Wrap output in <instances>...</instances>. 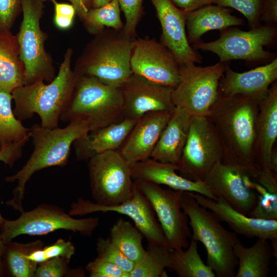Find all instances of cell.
Returning a JSON list of instances; mask_svg holds the SVG:
<instances>
[{"label":"cell","instance_id":"obj_22","mask_svg":"<svg viewBox=\"0 0 277 277\" xmlns=\"http://www.w3.org/2000/svg\"><path fill=\"white\" fill-rule=\"evenodd\" d=\"M277 78V58L270 63L242 73L227 65L219 89L225 95H242L264 98Z\"/></svg>","mask_w":277,"mask_h":277},{"label":"cell","instance_id":"obj_1","mask_svg":"<svg viewBox=\"0 0 277 277\" xmlns=\"http://www.w3.org/2000/svg\"><path fill=\"white\" fill-rule=\"evenodd\" d=\"M263 98L220 93L208 115L220 140L223 161L244 169L254 180L258 173L254 164L256 124Z\"/></svg>","mask_w":277,"mask_h":277},{"label":"cell","instance_id":"obj_30","mask_svg":"<svg viewBox=\"0 0 277 277\" xmlns=\"http://www.w3.org/2000/svg\"><path fill=\"white\" fill-rule=\"evenodd\" d=\"M187 249L170 251V266L180 277H215L213 270L202 260L197 242L191 238Z\"/></svg>","mask_w":277,"mask_h":277},{"label":"cell","instance_id":"obj_21","mask_svg":"<svg viewBox=\"0 0 277 277\" xmlns=\"http://www.w3.org/2000/svg\"><path fill=\"white\" fill-rule=\"evenodd\" d=\"M172 111L149 112L136 121L118 150L131 167L151 157Z\"/></svg>","mask_w":277,"mask_h":277},{"label":"cell","instance_id":"obj_3","mask_svg":"<svg viewBox=\"0 0 277 277\" xmlns=\"http://www.w3.org/2000/svg\"><path fill=\"white\" fill-rule=\"evenodd\" d=\"M72 54V49L68 48L57 74L49 84L38 81L12 92L15 103L13 112L17 119L22 121L37 114L42 126L58 127L60 116L70 100L77 77L71 68Z\"/></svg>","mask_w":277,"mask_h":277},{"label":"cell","instance_id":"obj_42","mask_svg":"<svg viewBox=\"0 0 277 277\" xmlns=\"http://www.w3.org/2000/svg\"><path fill=\"white\" fill-rule=\"evenodd\" d=\"M54 7V22L55 26L61 29H67L72 25L75 10L72 5L60 3L53 0Z\"/></svg>","mask_w":277,"mask_h":277},{"label":"cell","instance_id":"obj_17","mask_svg":"<svg viewBox=\"0 0 277 277\" xmlns=\"http://www.w3.org/2000/svg\"><path fill=\"white\" fill-rule=\"evenodd\" d=\"M252 179L240 167L220 161L204 182L214 196L223 197L234 209L248 216L257 201V193L251 185Z\"/></svg>","mask_w":277,"mask_h":277},{"label":"cell","instance_id":"obj_27","mask_svg":"<svg viewBox=\"0 0 277 277\" xmlns=\"http://www.w3.org/2000/svg\"><path fill=\"white\" fill-rule=\"evenodd\" d=\"M25 85V69L16 38L10 30H0V90L10 93Z\"/></svg>","mask_w":277,"mask_h":277},{"label":"cell","instance_id":"obj_24","mask_svg":"<svg viewBox=\"0 0 277 277\" xmlns=\"http://www.w3.org/2000/svg\"><path fill=\"white\" fill-rule=\"evenodd\" d=\"M191 116L184 109L174 108L151 158L163 163H179L187 140Z\"/></svg>","mask_w":277,"mask_h":277},{"label":"cell","instance_id":"obj_48","mask_svg":"<svg viewBox=\"0 0 277 277\" xmlns=\"http://www.w3.org/2000/svg\"><path fill=\"white\" fill-rule=\"evenodd\" d=\"M5 244L3 242L0 235V276H3L4 275V270L3 267V256L4 252Z\"/></svg>","mask_w":277,"mask_h":277},{"label":"cell","instance_id":"obj_12","mask_svg":"<svg viewBox=\"0 0 277 277\" xmlns=\"http://www.w3.org/2000/svg\"><path fill=\"white\" fill-rule=\"evenodd\" d=\"M276 28L273 25L260 26L249 31L236 28L222 31L220 37L213 42H200L193 44V49L212 52L225 63L232 60L260 61L269 60L274 54L264 49L276 37Z\"/></svg>","mask_w":277,"mask_h":277},{"label":"cell","instance_id":"obj_28","mask_svg":"<svg viewBox=\"0 0 277 277\" xmlns=\"http://www.w3.org/2000/svg\"><path fill=\"white\" fill-rule=\"evenodd\" d=\"M269 240L258 238L250 247H245L239 241L233 246L238 261L235 277H267L270 270V261L273 248Z\"/></svg>","mask_w":277,"mask_h":277},{"label":"cell","instance_id":"obj_16","mask_svg":"<svg viewBox=\"0 0 277 277\" xmlns=\"http://www.w3.org/2000/svg\"><path fill=\"white\" fill-rule=\"evenodd\" d=\"M180 66L172 52L161 42L135 38L130 59L132 73L174 88L180 80Z\"/></svg>","mask_w":277,"mask_h":277},{"label":"cell","instance_id":"obj_40","mask_svg":"<svg viewBox=\"0 0 277 277\" xmlns=\"http://www.w3.org/2000/svg\"><path fill=\"white\" fill-rule=\"evenodd\" d=\"M125 17L124 31L129 37L135 38L136 28L143 15L144 0H117Z\"/></svg>","mask_w":277,"mask_h":277},{"label":"cell","instance_id":"obj_7","mask_svg":"<svg viewBox=\"0 0 277 277\" xmlns=\"http://www.w3.org/2000/svg\"><path fill=\"white\" fill-rule=\"evenodd\" d=\"M43 2L41 0L21 1L23 18L16 36L19 58L25 69L24 85L41 80L50 83L55 77L51 57L45 48L47 34L40 26Z\"/></svg>","mask_w":277,"mask_h":277},{"label":"cell","instance_id":"obj_51","mask_svg":"<svg viewBox=\"0 0 277 277\" xmlns=\"http://www.w3.org/2000/svg\"><path fill=\"white\" fill-rule=\"evenodd\" d=\"M2 29V26H1V24H0V30H1Z\"/></svg>","mask_w":277,"mask_h":277},{"label":"cell","instance_id":"obj_4","mask_svg":"<svg viewBox=\"0 0 277 277\" xmlns=\"http://www.w3.org/2000/svg\"><path fill=\"white\" fill-rule=\"evenodd\" d=\"M135 38L124 29H105L94 34L75 62L74 71L113 87H120L132 72L130 59Z\"/></svg>","mask_w":277,"mask_h":277},{"label":"cell","instance_id":"obj_8","mask_svg":"<svg viewBox=\"0 0 277 277\" xmlns=\"http://www.w3.org/2000/svg\"><path fill=\"white\" fill-rule=\"evenodd\" d=\"M21 213L14 220L4 219L0 225V235L5 244L21 235H42L58 230L90 236L99 224L97 217L75 219L63 208L48 204H40Z\"/></svg>","mask_w":277,"mask_h":277},{"label":"cell","instance_id":"obj_14","mask_svg":"<svg viewBox=\"0 0 277 277\" xmlns=\"http://www.w3.org/2000/svg\"><path fill=\"white\" fill-rule=\"evenodd\" d=\"M269 88L260 102L254 149V164L258 173L255 180L271 191L277 190L276 176L272 171L271 162L276 152L274 145L277 137V83Z\"/></svg>","mask_w":277,"mask_h":277},{"label":"cell","instance_id":"obj_47","mask_svg":"<svg viewBox=\"0 0 277 277\" xmlns=\"http://www.w3.org/2000/svg\"><path fill=\"white\" fill-rule=\"evenodd\" d=\"M75 10L76 14L83 21L88 11L91 8L92 0H68Z\"/></svg>","mask_w":277,"mask_h":277},{"label":"cell","instance_id":"obj_10","mask_svg":"<svg viewBox=\"0 0 277 277\" xmlns=\"http://www.w3.org/2000/svg\"><path fill=\"white\" fill-rule=\"evenodd\" d=\"M226 66L220 62L206 67L195 64L180 65L179 82L172 93L174 106L191 116H208L220 94V81Z\"/></svg>","mask_w":277,"mask_h":277},{"label":"cell","instance_id":"obj_49","mask_svg":"<svg viewBox=\"0 0 277 277\" xmlns=\"http://www.w3.org/2000/svg\"><path fill=\"white\" fill-rule=\"evenodd\" d=\"M112 0H92L91 8L102 7L109 3Z\"/></svg>","mask_w":277,"mask_h":277},{"label":"cell","instance_id":"obj_25","mask_svg":"<svg viewBox=\"0 0 277 277\" xmlns=\"http://www.w3.org/2000/svg\"><path fill=\"white\" fill-rule=\"evenodd\" d=\"M136 122L124 118L121 122L90 132L86 137L76 140L73 145L77 159L88 160L96 154L118 150Z\"/></svg>","mask_w":277,"mask_h":277},{"label":"cell","instance_id":"obj_26","mask_svg":"<svg viewBox=\"0 0 277 277\" xmlns=\"http://www.w3.org/2000/svg\"><path fill=\"white\" fill-rule=\"evenodd\" d=\"M244 21L231 15L225 7L212 4L187 14L186 26L189 44L200 42L202 35L213 30L223 31L230 27L243 25Z\"/></svg>","mask_w":277,"mask_h":277},{"label":"cell","instance_id":"obj_31","mask_svg":"<svg viewBox=\"0 0 277 277\" xmlns=\"http://www.w3.org/2000/svg\"><path fill=\"white\" fill-rule=\"evenodd\" d=\"M143 238L136 226L122 218L110 229L111 241L135 264L141 260L146 252L142 244Z\"/></svg>","mask_w":277,"mask_h":277},{"label":"cell","instance_id":"obj_44","mask_svg":"<svg viewBox=\"0 0 277 277\" xmlns=\"http://www.w3.org/2000/svg\"><path fill=\"white\" fill-rule=\"evenodd\" d=\"M26 143L27 142L13 143L0 147V162L12 167L22 156L23 147ZM4 220V218L0 214V225Z\"/></svg>","mask_w":277,"mask_h":277},{"label":"cell","instance_id":"obj_18","mask_svg":"<svg viewBox=\"0 0 277 277\" xmlns=\"http://www.w3.org/2000/svg\"><path fill=\"white\" fill-rule=\"evenodd\" d=\"M124 118L137 120L151 112L172 111L173 88L151 81L132 73L120 86Z\"/></svg>","mask_w":277,"mask_h":277},{"label":"cell","instance_id":"obj_45","mask_svg":"<svg viewBox=\"0 0 277 277\" xmlns=\"http://www.w3.org/2000/svg\"><path fill=\"white\" fill-rule=\"evenodd\" d=\"M260 21L267 25L277 23V0H262L260 10Z\"/></svg>","mask_w":277,"mask_h":277},{"label":"cell","instance_id":"obj_9","mask_svg":"<svg viewBox=\"0 0 277 277\" xmlns=\"http://www.w3.org/2000/svg\"><path fill=\"white\" fill-rule=\"evenodd\" d=\"M88 169L91 194L96 204L113 206L132 196L135 185L131 167L118 150L92 156Z\"/></svg>","mask_w":277,"mask_h":277},{"label":"cell","instance_id":"obj_38","mask_svg":"<svg viewBox=\"0 0 277 277\" xmlns=\"http://www.w3.org/2000/svg\"><path fill=\"white\" fill-rule=\"evenodd\" d=\"M97 258L111 262L129 273L133 270L135 263L126 257L111 241L110 238H99L96 243Z\"/></svg>","mask_w":277,"mask_h":277},{"label":"cell","instance_id":"obj_50","mask_svg":"<svg viewBox=\"0 0 277 277\" xmlns=\"http://www.w3.org/2000/svg\"><path fill=\"white\" fill-rule=\"evenodd\" d=\"M41 1H42L43 2L46 1H51L52 2L53 0H41Z\"/></svg>","mask_w":277,"mask_h":277},{"label":"cell","instance_id":"obj_11","mask_svg":"<svg viewBox=\"0 0 277 277\" xmlns=\"http://www.w3.org/2000/svg\"><path fill=\"white\" fill-rule=\"evenodd\" d=\"M223 160L222 146L210 118L192 116L187 140L177 164L180 175L192 181L204 182L213 167Z\"/></svg>","mask_w":277,"mask_h":277},{"label":"cell","instance_id":"obj_34","mask_svg":"<svg viewBox=\"0 0 277 277\" xmlns=\"http://www.w3.org/2000/svg\"><path fill=\"white\" fill-rule=\"evenodd\" d=\"M120 7L117 0H112L107 5L98 8H91L83 22L90 33L95 34L107 27L116 31L124 29L120 15Z\"/></svg>","mask_w":277,"mask_h":277},{"label":"cell","instance_id":"obj_23","mask_svg":"<svg viewBox=\"0 0 277 277\" xmlns=\"http://www.w3.org/2000/svg\"><path fill=\"white\" fill-rule=\"evenodd\" d=\"M177 164L163 163L149 158L131 167L133 180H140L159 185H164L174 190L196 192L216 200L204 182H194L176 173Z\"/></svg>","mask_w":277,"mask_h":277},{"label":"cell","instance_id":"obj_20","mask_svg":"<svg viewBox=\"0 0 277 277\" xmlns=\"http://www.w3.org/2000/svg\"><path fill=\"white\" fill-rule=\"evenodd\" d=\"M189 193L201 206L212 212L221 222L227 223L237 234L249 239H277V220L249 217L234 209L222 197L214 200L196 192Z\"/></svg>","mask_w":277,"mask_h":277},{"label":"cell","instance_id":"obj_36","mask_svg":"<svg viewBox=\"0 0 277 277\" xmlns=\"http://www.w3.org/2000/svg\"><path fill=\"white\" fill-rule=\"evenodd\" d=\"M70 260L56 257L38 264L34 277L85 276L81 268L70 269Z\"/></svg>","mask_w":277,"mask_h":277},{"label":"cell","instance_id":"obj_15","mask_svg":"<svg viewBox=\"0 0 277 277\" xmlns=\"http://www.w3.org/2000/svg\"><path fill=\"white\" fill-rule=\"evenodd\" d=\"M96 212H115L128 216L134 222L148 243L167 246L164 233L155 217L150 203L136 186L130 199L116 205H101L80 197L72 204L69 214L71 216L84 215Z\"/></svg>","mask_w":277,"mask_h":277},{"label":"cell","instance_id":"obj_35","mask_svg":"<svg viewBox=\"0 0 277 277\" xmlns=\"http://www.w3.org/2000/svg\"><path fill=\"white\" fill-rule=\"evenodd\" d=\"M251 185L257 193V201L248 216L262 220H277V194L269 191L253 180Z\"/></svg>","mask_w":277,"mask_h":277},{"label":"cell","instance_id":"obj_39","mask_svg":"<svg viewBox=\"0 0 277 277\" xmlns=\"http://www.w3.org/2000/svg\"><path fill=\"white\" fill-rule=\"evenodd\" d=\"M262 0H212V4L223 7L232 8L247 18L251 29L261 26L260 21Z\"/></svg>","mask_w":277,"mask_h":277},{"label":"cell","instance_id":"obj_41","mask_svg":"<svg viewBox=\"0 0 277 277\" xmlns=\"http://www.w3.org/2000/svg\"><path fill=\"white\" fill-rule=\"evenodd\" d=\"M90 277H129L117 265L97 257L86 266Z\"/></svg>","mask_w":277,"mask_h":277},{"label":"cell","instance_id":"obj_33","mask_svg":"<svg viewBox=\"0 0 277 277\" xmlns=\"http://www.w3.org/2000/svg\"><path fill=\"white\" fill-rule=\"evenodd\" d=\"M170 251L166 246L148 243L144 255L135 264L129 277L168 276L165 268L170 266Z\"/></svg>","mask_w":277,"mask_h":277},{"label":"cell","instance_id":"obj_5","mask_svg":"<svg viewBox=\"0 0 277 277\" xmlns=\"http://www.w3.org/2000/svg\"><path fill=\"white\" fill-rule=\"evenodd\" d=\"M76 73L71 97L60 116V121L86 122L92 132L124 118L120 87L107 85L92 76Z\"/></svg>","mask_w":277,"mask_h":277},{"label":"cell","instance_id":"obj_46","mask_svg":"<svg viewBox=\"0 0 277 277\" xmlns=\"http://www.w3.org/2000/svg\"><path fill=\"white\" fill-rule=\"evenodd\" d=\"M174 5L187 14L212 4V0H171Z\"/></svg>","mask_w":277,"mask_h":277},{"label":"cell","instance_id":"obj_37","mask_svg":"<svg viewBox=\"0 0 277 277\" xmlns=\"http://www.w3.org/2000/svg\"><path fill=\"white\" fill-rule=\"evenodd\" d=\"M75 251V248L72 242L59 239L53 244L37 249L26 256L38 264L56 257H63L70 260Z\"/></svg>","mask_w":277,"mask_h":277},{"label":"cell","instance_id":"obj_2","mask_svg":"<svg viewBox=\"0 0 277 277\" xmlns=\"http://www.w3.org/2000/svg\"><path fill=\"white\" fill-rule=\"evenodd\" d=\"M90 125L83 121H72L64 128L50 129L39 124L29 128L33 151L22 168L15 174L7 176L6 182H17L13 197L6 202L8 206L21 213L27 183L36 172L53 167L67 165L72 145L77 140L86 137L91 132Z\"/></svg>","mask_w":277,"mask_h":277},{"label":"cell","instance_id":"obj_43","mask_svg":"<svg viewBox=\"0 0 277 277\" xmlns=\"http://www.w3.org/2000/svg\"><path fill=\"white\" fill-rule=\"evenodd\" d=\"M22 0H0V24L10 30L21 8Z\"/></svg>","mask_w":277,"mask_h":277},{"label":"cell","instance_id":"obj_32","mask_svg":"<svg viewBox=\"0 0 277 277\" xmlns=\"http://www.w3.org/2000/svg\"><path fill=\"white\" fill-rule=\"evenodd\" d=\"M12 93L0 90V147L30 138L29 128L17 119L12 109Z\"/></svg>","mask_w":277,"mask_h":277},{"label":"cell","instance_id":"obj_19","mask_svg":"<svg viewBox=\"0 0 277 277\" xmlns=\"http://www.w3.org/2000/svg\"><path fill=\"white\" fill-rule=\"evenodd\" d=\"M160 21L161 42L174 54L180 65L201 63L202 59L192 47L186 32L187 13L171 0H150Z\"/></svg>","mask_w":277,"mask_h":277},{"label":"cell","instance_id":"obj_29","mask_svg":"<svg viewBox=\"0 0 277 277\" xmlns=\"http://www.w3.org/2000/svg\"><path fill=\"white\" fill-rule=\"evenodd\" d=\"M37 240L28 243L10 242L6 244L3 256L4 275L12 277H34L37 264L26 256L33 251L44 247Z\"/></svg>","mask_w":277,"mask_h":277},{"label":"cell","instance_id":"obj_13","mask_svg":"<svg viewBox=\"0 0 277 277\" xmlns=\"http://www.w3.org/2000/svg\"><path fill=\"white\" fill-rule=\"evenodd\" d=\"M156 213L170 250L187 248L192 233L188 216L181 206L183 191L164 189L160 185L140 180H134Z\"/></svg>","mask_w":277,"mask_h":277},{"label":"cell","instance_id":"obj_6","mask_svg":"<svg viewBox=\"0 0 277 277\" xmlns=\"http://www.w3.org/2000/svg\"><path fill=\"white\" fill-rule=\"evenodd\" d=\"M181 206L189 219L191 238L202 243L206 248L207 265L216 276L235 277L238 261L233 246L239 241L238 234L225 229L214 214L201 206L189 192H183Z\"/></svg>","mask_w":277,"mask_h":277}]
</instances>
